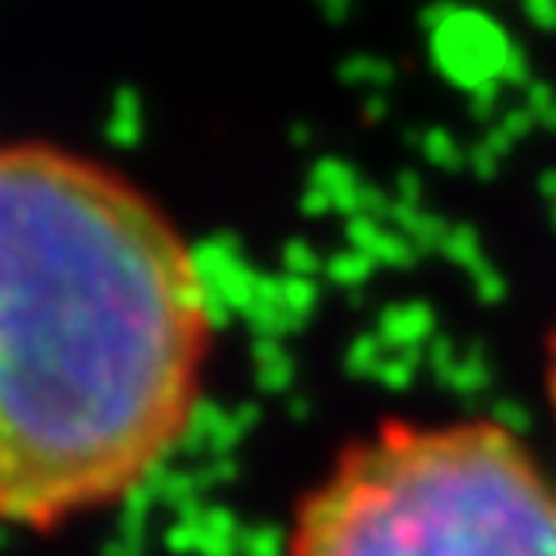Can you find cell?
<instances>
[{
	"mask_svg": "<svg viewBox=\"0 0 556 556\" xmlns=\"http://www.w3.org/2000/svg\"><path fill=\"white\" fill-rule=\"evenodd\" d=\"M213 313L190 243L124 174L0 143V526L136 491L190 426Z\"/></svg>",
	"mask_w": 556,
	"mask_h": 556,
	"instance_id": "6da1fadb",
	"label": "cell"
},
{
	"mask_svg": "<svg viewBox=\"0 0 556 556\" xmlns=\"http://www.w3.org/2000/svg\"><path fill=\"white\" fill-rule=\"evenodd\" d=\"M290 556H556V486L503 426H387L298 514Z\"/></svg>",
	"mask_w": 556,
	"mask_h": 556,
	"instance_id": "7a4b0ae2",
	"label": "cell"
},
{
	"mask_svg": "<svg viewBox=\"0 0 556 556\" xmlns=\"http://www.w3.org/2000/svg\"><path fill=\"white\" fill-rule=\"evenodd\" d=\"M548 391H553V414H556V332L548 344Z\"/></svg>",
	"mask_w": 556,
	"mask_h": 556,
	"instance_id": "3957f363",
	"label": "cell"
}]
</instances>
